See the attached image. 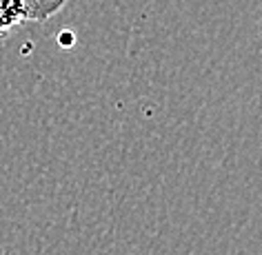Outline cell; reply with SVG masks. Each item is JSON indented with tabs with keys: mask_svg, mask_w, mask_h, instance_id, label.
<instances>
[{
	"mask_svg": "<svg viewBox=\"0 0 262 255\" xmlns=\"http://www.w3.org/2000/svg\"><path fill=\"white\" fill-rule=\"evenodd\" d=\"M27 22L23 0H0V40L16 34L18 27Z\"/></svg>",
	"mask_w": 262,
	"mask_h": 255,
	"instance_id": "obj_1",
	"label": "cell"
},
{
	"mask_svg": "<svg viewBox=\"0 0 262 255\" xmlns=\"http://www.w3.org/2000/svg\"><path fill=\"white\" fill-rule=\"evenodd\" d=\"M69 0H23L25 14L27 20L31 22H47L49 18H54Z\"/></svg>",
	"mask_w": 262,
	"mask_h": 255,
	"instance_id": "obj_2",
	"label": "cell"
},
{
	"mask_svg": "<svg viewBox=\"0 0 262 255\" xmlns=\"http://www.w3.org/2000/svg\"><path fill=\"white\" fill-rule=\"evenodd\" d=\"M74 40H76V38H74V34H71V31H64V34L58 36V42H60L62 47H71V44H74Z\"/></svg>",
	"mask_w": 262,
	"mask_h": 255,
	"instance_id": "obj_3",
	"label": "cell"
}]
</instances>
